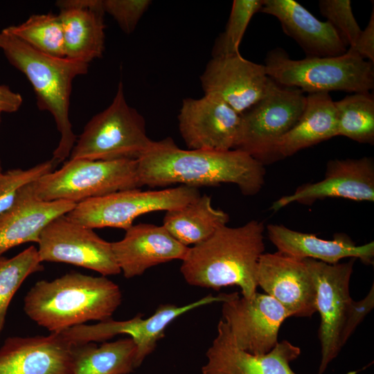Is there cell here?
<instances>
[{
  "label": "cell",
  "instance_id": "cell-9",
  "mask_svg": "<svg viewBox=\"0 0 374 374\" xmlns=\"http://www.w3.org/2000/svg\"><path fill=\"white\" fill-rule=\"evenodd\" d=\"M306 105V96L299 89L271 80L265 96L240 114L235 150L265 166L278 160L276 147L296 124Z\"/></svg>",
  "mask_w": 374,
  "mask_h": 374
},
{
  "label": "cell",
  "instance_id": "cell-25",
  "mask_svg": "<svg viewBox=\"0 0 374 374\" xmlns=\"http://www.w3.org/2000/svg\"><path fill=\"white\" fill-rule=\"evenodd\" d=\"M337 136L334 100L329 93H308L305 109L293 127L279 141L278 159Z\"/></svg>",
  "mask_w": 374,
  "mask_h": 374
},
{
  "label": "cell",
  "instance_id": "cell-4",
  "mask_svg": "<svg viewBox=\"0 0 374 374\" xmlns=\"http://www.w3.org/2000/svg\"><path fill=\"white\" fill-rule=\"evenodd\" d=\"M0 48L32 84L39 109L53 116L60 139L52 159L57 163L63 161L69 157L77 139L69 116L72 82L76 76L87 73L89 64L43 54L2 30Z\"/></svg>",
  "mask_w": 374,
  "mask_h": 374
},
{
  "label": "cell",
  "instance_id": "cell-28",
  "mask_svg": "<svg viewBox=\"0 0 374 374\" xmlns=\"http://www.w3.org/2000/svg\"><path fill=\"white\" fill-rule=\"evenodd\" d=\"M337 136L360 143H374V98L370 92L355 93L334 101Z\"/></svg>",
  "mask_w": 374,
  "mask_h": 374
},
{
  "label": "cell",
  "instance_id": "cell-8",
  "mask_svg": "<svg viewBox=\"0 0 374 374\" xmlns=\"http://www.w3.org/2000/svg\"><path fill=\"white\" fill-rule=\"evenodd\" d=\"M152 142L143 116L128 105L120 82L112 103L84 126L69 159L138 160Z\"/></svg>",
  "mask_w": 374,
  "mask_h": 374
},
{
  "label": "cell",
  "instance_id": "cell-31",
  "mask_svg": "<svg viewBox=\"0 0 374 374\" xmlns=\"http://www.w3.org/2000/svg\"><path fill=\"white\" fill-rule=\"evenodd\" d=\"M263 0H234L224 31L218 37L213 57L239 53V46L252 17L260 12Z\"/></svg>",
  "mask_w": 374,
  "mask_h": 374
},
{
  "label": "cell",
  "instance_id": "cell-2",
  "mask_svg": "<svg viewBox=\"0 0 374 374\" xmlns=\"http://www.w3.org/2000/svg\"><path fill=\"white\" fill-rule=\"evenodd\" d=\"M265 226L252 220L238 227L224 225L206 240L189 247L180 271L193 286L219 290L230 285L244 298L257 292V269L265 252Z\"/></svg>",
  "mask_w": 374,
  "mask_h": 374
},
{
  "label": "cell",
  "instance_id": "cell-15",
  "mask_svg": "<svg viewBox=\"0 0 374 374\" xmlns=\"http://www.w3.org/2000/svg\"><path fill=\"white\" fill-rule=\"evenodd\" d=\"M178 121L188 149L229 150L235 148L240 114L221 100L204 95L184 99Z\"/></svg>",
  "mask_w": 374,
  "mask_h": 374
},
{
  "label": "cell",
  "instance_id": "cell-34",
  "mask_svg": "<svg viewBox=\"0 0 374 374\" xmlns=\"http://www.w3.org/2000/svg\"><path fill=\"white\" fill-rule=\"evenodd\" d=\"M151 3L150 0H105L103 8L105 12L116 20L124 33L130 34L134 30Z\"/></svg>",
  "mask_w": 374,
  "mask_h": 374
},
{
  "label": "cell",
  "instance_id": "cell-36",
  "mask_svg": "<svg viewBox=\"0 0 374 374\" xmlns=\"http://www.w3.org/2000/svg\"><path fill=\"white\" fill-rule=\"evenodd\" d=\"M23 102L21 96L6 85H0V113L17 112Z\"/></svg>",
  "mask_w": 374,
  "mask_h": 374
},
{
  "label": "cell",
  "instance_id": "cell-10",
  "mask_svg": "<svg viewBox=\"0 0 374 374\" xmlns=\"http://www.w3.org/2000/svg\"><path fill=\"white\" fill-rule=\"evenodd\" d=\"M200 195L198 188L184 185L159 190H122L79 202L66 215L92 229L114 227L126 231L141 215L178 208Z\"/></svg>",
  "mask_w": 374,
  "mask_h": 374
},
{
  "label": "cell",
  "instance_id": "cell-19",
  "mask_svg": "<svg viewBox=\"0 0 374 374\" xmlns=\"http://www.w3.org/2000/svg\"><path fill=\"white\" fill-rule=\"evenodd\" d=\"M73 347L62 333L8 337L0 348V374H73Z\"/></svg>",
  "mask_w": 374,
  "mask_h": 374
},
{
  "label": "cell",
  "instance_id": "cell-29",
  "mask_svg": "<svg viewBox=\"0 0 374 374\" xmlns=\"http://www.w3.org/2000/svg\"><path fill=\"white\" fill-rule=\"evenodd\" d=\"M2 31L43 54L65 57L63 31L58 15H33L24 23L8 26Z\"/></svg>",
  "mask_w": 374,
  "mask_h": 374
},
{
  "label": "cell",
  "instance_id": "cell-11",
  "mask_svg": "<svg viewBox=\"0 0 374 374\" xmlns=\"http://www.w3.org/2000/svg\"><path fill=\"white\" fill-rule=\"evenodd\" d=\"M228 294H211L184 305L163 304L148 318L141 314L132 319L114 321L112 319L92 325H78L61 332L73 344L107 341L118 335H127L136 347V367L155 349L165 335L168 326L181 315L194 309L216 302L222 303Z\"/></svg>",
  "mask_w": 374,
  "mask_h": 374
},
{
  "label": "cell",
  "instance_id": "cell-37",
  "mask_svg": "<svg viewBox=\"0 0 374 374\" xmlns=\"http://www.w3.org/2000/svg\"><path fill=\"white\" fill-rule=\"evenodd\" d=\"M1 114L0 113V123H1ZM3 174V170H2V168H1V161H0V176Z\"/></svg>",
  "mask_w": 374,
  "mask_h": 374
},
{
  "label": "cell",
  "instance_id": "cell-18",
  "mask_svg": "<svg viewBox=\"0 0 374 374\" xmlns=\"http://www.w3.org/2000/svg\"><path fill=\"white\" fill-rule=\"evenodd\" d=\"M329 197L373 202V159L364 157L330 160L322 180L299 186L292 194L275 201L271 209L277 211L294 202L310 205Z\"/></svg>",
  "mask_w": 374,
  "mask_h": 374
},
{
  "label": "cell",
  "instance_id": "cell-17",
  "mask_svg": "<svg viewBox=\"0 0 374 374\" xmlns=\"http://www.w3.org/2000/svg\"><path fill=\"white\" fill-rule=\"evenodd\" d=\"M217 335L206 353L203 374H296L290 363L301 354V348L287 340L265 355H253L235 344L226 323L221 319ZM351 371L347 374H356Z\"/></svg>",
  "mask_w": 374,
  "mask_h": 374
},
{
  "label": "cell",
  "instance_id": "cell-26",
  "mask_svg": "<svg viewBox=\"0 0 374 374\" xmlns=\"http://www.w3.org/2000/svg\"><path fill=\"white\" fill-rule=\"evenodd\" d=\"M229 221V215L215 208L211 197L204 194L182 207L166 211L163 226L179 242L189 247L206 240Z\"/></svg>",
  "mask_w": 374,
  "mask_h": 374
},
{
  "label": "cell",
  "instance_id": "cell-30",
  "mask_svg": "<svg viewBox=\"0 0 374 374\" xmlns=\"http://www.w3.org/2000/svg\"><path fill=\"white\" fill-rule=\"evenodd\" d=\"M43 269L37 248L33 245L12 258L0 256V337L13 296L30 275Z\"/></svg>",
  "mask_w": 374,
  "mask_h": 374
},
{
  "label": "cell",
  "instance_id": "cell-3",
  "mask_svg": "<svg viewBox=\"0 0 374 374\" xmlns=\"http://www.w3.org/2000/svg\"><path fill=\"white\" fill-rule=\"evenodd\" d=\"M122 302L119 286L107 276L77 272L35 283L24 299L27 317L51 333L89 321L112 319Z\"/></svg>",
  "mask_w": 374,
  "mask_h": 374
},
{
  "label": "cell",
  "instance_id": "cell-12",
  "mask_svg": "<svg viewBox=\"0 0 374 374\" xmlns=\"http://www.w3.org/2000/svg\"><path fill=\"white\" fill-rule=\"evenodd\" d=\"M37 244L42 262L67 263L93 270L104 276L121 273L112 242L66 215L51 220L42 230Z\"/></svg>",
  "mask_w": 374,
  "mask_h": 374
},
{
  "label": "cell",
  "instance_id": "cell-32",
  "mask_svg": "<svg viewBox=\"0 0 374 374\" xmlns=\"http://www.w3.org/2000/svg\"><path fill=\"white\" fill-rule=\"evenodd\" d=\"M57 164L51 159L27 170L11 169L3 172L0 176V215L12 205L23 186L51 172Z\"/></svg>",
  "mask_w": 374,
  "mask_h": 374
},
{
  "label": "cell",
  "instance_id": "cell-1",
  "mask_svg": "<svg viewBox=\"0 0 374 374\" xmlns=\"http://www.w3.org/2000/svg\"><path fill=\"white\" fill-rule=\"evenodd\" d=\"M141 186L177 184L198 188L222 184L236 185L244 195L259 193L265 184V166L239 150H184L166 138L152 141L138 159Z\"/></svg>",
  "mask_w": 374,
  "mask_h": 374
},
{
  "label": "cell",
  "instance_id": "cell-16",
  "mask_svg": "<svg viewBox=\"0 0 374 374\" xmlns=\"http://www.w3.org/2000/svg\"><path fill=\"white\" fill-rule=\"evenodd\" d=\"M257 283L291 317H310L317 312V290L304 259L278 251L262 253L258 265Z\"/></svg>",
  "mask_w": 374,
  "mask_h": 374
},
{
  "label": "cell",
  "instance_id": "cell-22",
  "mask_svg": "<svg viewBox=\"0 0 374 374\" xmlns=\"http://www.w3.org/2000/svg\"><path fill=\"white\" fill-rule=\"evenodd\" d=\"M75 205L65 200H40L33 195L28 184L23 186L12 205L0 215V256L19 244L37 243L45 226Z\"/></svg>",
  "mask_w": 374,
  "mask_h": 374
},
{
  "label": "cell",
  "instance_id": "cell-35",
  "mask_svg": "<svg viewBox=\"0 0 374 374\" xmlns=\"http://www.w3.org/2000/svg\"><path fill=\"white\" fill-rule=\"evenodd\" d=\"M348 48L374 64V9L367 26L362 30L355 44Z\"/></svg>",
  "mask_w": 374,
  "mask_h": 374
},
{
  "label": "cell",
  "instance_id": "cell-33",
  "mask_svg": "<svg viewBox=\"0 0 374 374\" xmlns=\"http://www.w3.org/2000/svg\"><path fill=\"white\" fill-rule=\"evenodd\" d=\"M321 15L333 26L346 46H353L362 32L350 0H320ZM348 47V48H349Z\"/></svg>",
  "mask_w": 374,
  "mask_h": 374
},
{
  "label": "cell",
  "instance_id": "cell-13",
  "mask_svg": "<svg viewBox=\"0 0 374 374\" xmlns=\"http://www.w3.org/2000/svg\"><path fill=\"white\" fill-rule=\"evenodd\" d=\"M222 304V319L236 345L253 355L270 352L278 342L281 325L291 317L276 299L258 292L250 298L240 297L238 292L229 294Z\"/></svg>",
  "mask_w": 374,
  "mask_h": 374
},
{
  "label": "cell",
  "instance_id": "cell-14",
  "mask_svg": "<svg viewBox=\"0 0 374 374\" xmlns=\"http://www.w3.org/2000/svg\"><path fill=\"white\" fill-rule=\"evenodd\" d=\"M200 80L204 95L221 100L240 114L265 96L271 80L264 64L240 53L213 57Z\"/></svg>",
  "mask_w": 374,
  "mask_h": 374
},
{
  "label": "cell",
  "instance_id": "cell-7",
  "mask_svg": "<svg viewBox=\"0 0 374 374\" xmlns=\"http://www.w3.org/2000/svg\"><path fill=\"white\" fill-rule=\"evenodd\" d=\"M28 187L40 200H65L78 204L142 186L138 173V160L78 159H69L59 170H53L29 183Z\"/></svg>",
  "mask_w": 374,
  "mask_h": 374
},
{
  "label": "cell",
  "instance_id": "cell-23",
  "mask_svg": "<svg viewBox=\"0 0 374 374\" xmlns=\"http://www.w3.org/2000/svg\"><path fill=\"white\" fill-rule=\"evenodd\" d=\"M65 57L89 64L102 57L105 28L101 0L58 1Z\"/></svg>",
  "mask_w": 374,
  "mask_h": 374
},
{
  "label": "cell",
  "instance_id": "cell-5",
  "mask_svg": "<svg viewBox=\"0 0 374 374\" xmlns=\"http://www.w3.org/2000/svg\"><path fill=\"white\" fill-rule=\"evenodd\" d=\"M304 260L317 290V312L320 315L319 374H323L373 310L374 286L364 299L355 301L350 294V280L355 258L332 265L311 258Z\"/></svg>",
  "mask_w": 374,
  "mask_h": 374
},
{
  "label": "cell",
  "instance_id": "cell-6",
  "mask_svg": "<svg viewBox=\"0 0 374 374\" xmlns=\"http://www.w3.org/2000/svg\"><path fill=\"white\" fill-rule=\"evenodd\" d=\"M264 65L276 83L303 93H366L374 87L373 64L348 48L338 56L293 60L276 48L267 53Z\"/></svg>",
  "mask_w": 374,
  "mask_h": 374
},
{
  "label": "cell",
  "instance_id": "cell-21",
  "mask_svg": "<svg viewBox=\"0 0 374 374\" xmlns=\"http://www.w3.org/2000/svg\"><path fill=\"white\" fill-rule=\"evenodd\" d=\"M260 12L276 17L283 31L302 48L308 57L338 56L348 50L328 21L319 20L294 0H263Z\"/></svg>",
  "mask_w": 374,
  "mask_h": 374
},
{
  "label": "cell",
  "instance_id": "cell-27",
  "mask_svg": "<svg viewBox=\"0 0 374 374\" xmlns=\"http://www.w3.org/2000/svg\"><path fill=\"white\" fill-rule=\"evenodd\" d=\"M136 353L129 337L100 346L73 344V374H129L136 368Z\"/></svg>",
  "mask_w": 374,
  "mask_h": 374
},
{
  "label": "cell",
  "instance_id": "cell-24",
  "mask_svg": "<svg viewBox=\"0 0 374 374\" xmlns=\"http://www.w3.org/2000/svg\"><path fill=\"white\" fill-rule=\"evenodd\" d=\"M267 231L269 239L278 251L292 257L311 258L332 265L349 258L359 259L365 265H373V241L357 245L344 233L335 234L333 240H324L283 224H269Z\"/></svg>",
  "mask_w": 374,
  "mask_h": 374
},
{
  "label": "cell",
  "instance_id": "cell-20",
  "mask_svg": "<svg viewBox=\"0 0 374 374\" xmlns=\"http://www.w3.org/2000/svg\"><path fill=\"white\" fill-rule=\"evenodd\" d=\"M121 272L127 278L142 275L152 267L182 260L189 247L175 239L166 228L153 224L132 225L123 239L112 242Z\"/></svg>",
  "mask_w": 374,
  "mask_h": 374
}]
</instances>
